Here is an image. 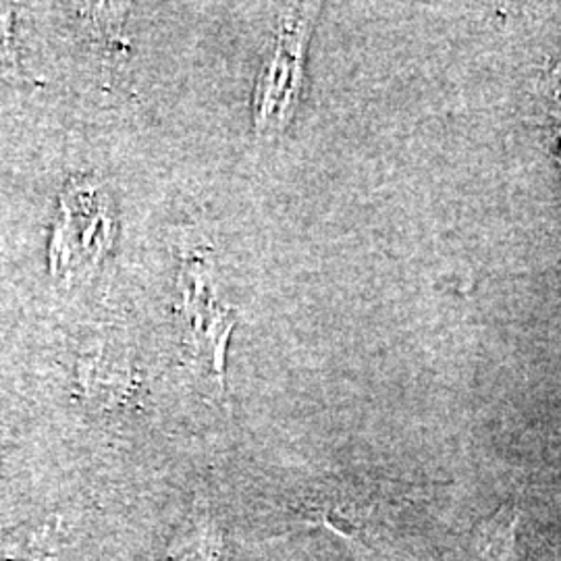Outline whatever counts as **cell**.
<instances>
[{"instance_id":"cell-1","label":"cell","mask_w":561,"mask_h":561,"mask_svg":"<svg viewBox=\"0 0 561 561\" xmlns=\"http://www.w3.org/2000/svg\"><path fill=\"white\" fill-rule=\"evenodd\" d=\"M403 505L398 495H389L382 489L319 486L277 507L275 524L283 530L321 528L352 545L362 556L375 558L396 528L398 516L408 510Z\"/></svg>"},{"instance_id":"cell-2","label":"cell","mask_w":561,"mask_h":561,"mask_svg":"<svg viewBox=\"0 0 561 561\" xmlns=\"http://www.w3.org/2000/svg\"><path fill=\"white\" fill-rule=\"evenodd\" d=\"M227 539L221 520L208 510H194L148 561H225Z\"/></svg>"},{"instance_id":"cell-3","label":"cell","mask_w":561,"mask_h":561,"mask_svg":"<svg viewBox=\"0 0 561 561\" xmlns=\"http://www.w3.org/2000/svg\"><path fill=\"white\" fill-rule=\"evenodd\" d=\"M60 520L27 522L0 533V561H59Z\"/></svg>"},{"instance_id":"cell-4","label":"cell","mask_w":561,"mask_h":561,"mask_svg":"<svg viewBox=\"0 0 561 561\" xmlns=\"http://www.w3.org/2000/svg\"><path fill=\"white\" fill-rule=\"evenodd\" d=\"M522 510L518 503L502 505L493 516L479 522L470 537L468 549L479 561H512L520 528Z\"/></svg>"}]
</instances>
